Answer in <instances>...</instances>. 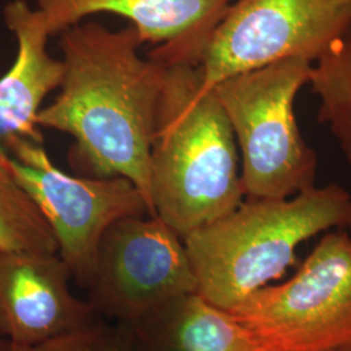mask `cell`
I'll return each instance as SVG.
<instances>
[{
  "instance_id": "obj_1",
  "label": "cell",
  "mask_w": 351,
  "mask_h": 351,
  "mask_svg": "<svg viewBox=\"0 0 351 351\" xmlns=\"http://www.w3.org/2000/svg\"><path fill=\"white\" fill-rule=\"evenodd\" d=\"M62 34L63 82L38 125L72 136L91 177L130 180L152 216L151 146L167 66L139 55L134 26L111 30L90 21Z\"/></svg>"
},
{
  "instance_id": "obj_2",
  "label": "cell",
  "mask_w": 351,
  "mask_h": 351,
  "mask_svg": "<svg viewBox=\"0 0 351 351\" xmlns=\"http://www.w3.org/2000/svg\"><path fill=\"white\" fill-rule=\"evenodd\" d=\"M152 216L181 239L245 201L239 146L199 65L167 66L150 154Z\"/></svg>"
},
{
  "instance_id": "obj_3",
  "label": "cell",
  "mask_w": 351,
  "mask_h": 351,
  "mask_svg": "<svg viewBox=\"0 0 351 351\" xmlns=\"http://www.w3.org/2000/svg\"><path fill=\"white\" fill-rule=\"evenodd\" d=\"M351 195L337 184L284 199H251L184 237L197 293L232 311L258 289L281 278L302 242L348 226Z\"/></svg>"
},
{
  "instance_id": "obj_4",
  "label": "cell",
  "mask_w": 351,
  "mask_h": 351,
  "mask_svg": "<svg viewBox=\"0 0 351 351\" xmlns=\"http://www.w3.org/2000/svg\"><path fill=\"white\" fill-rule=\"evenodd\" d=\"M311 66L304 59H285L213 86L239 146L245 198L284 199L316 186L317 156L294 113Z\"/></svg>"
},
{
  "instance_id": "obj_5",
  "label": "cell",
  "mask_w": 351,
  "mask_h": 351,
  "mask_svg": "<svg viewBox=\"0 0 351 351\" xmlns=\"http://www.w3.org/2000/svg\"><path fill=\"white\" fill-rule=\"evenodd\" d=\"M229 313L267 351L351 348V233H326L290 280L258 289Z\"/></svg>"
},
{
  "instance_id": "obj_6",
  "label": "cell",
  "mask_w": 351,
  "mask_h": 351,
  "mask_svg": "<svg viewBox=\"0 0 351 351\" xmlns=\"http://www.w3.org/2000/svg\"><path fill=\"white\" fill-rule=\"evenodd\" d=\"M351 24V0H233L199 60L213 88L285 59L317 60Z\"/></svg>"
},
{
  "instance_id": "obj_7",
  "label": "cell",
  "mask_w": 351,
  "mask_h": 351,
  "mask_svg": "<svg viewBox=\"0 0 351 351\" xmlns=\"http://www.w3.org/2000/svg\"><path fill=\"white\" fill-rule=\"evenodd\" d=\"M5 149L12 152V175L50 224L58 254L75 281L88 288L104 233L124 217L150 215L145 197L125 177L65 173L42 143L16 139Z\"/></svg>"
},
{
  "instance_id": "obj_8",
  "label": "cell",
  "mask_w": 351,
  "mask_h": 351,
  "mask_svg": "<svg viewBox=\"0 0 351 351\" xmlns=\"http://www.w3.org/2000/svg\"><path fill=\"white\" fill-rule=\"evenodd\" d=\"M86 290L98 314L130 326L197 293V278L184 239L158 216H129L104 233Z\"/></svg>"
},
{
  "instance_id": "obj_9",
  "label": "cell",
  "mask_w": 351,
  "mask_h": 351,
  "mask_svg": "<svg viewBox=\"0 0 351 351\" xmlns=\"http://www.w3.org/2000/svg\"><path fill=\"white\" fill-rule=\"evenodd\" d=\"M58 252L0 250V337L37 343L97 322L98 313L69 288Z\"/></svg>"
},
{
  "instance_id": "obj_10",
  "label": "cell",
  "mask_w": 351,
  "mask_h": 351,
  "mask_svg": "<svg viewBox=\"0 0 351 351\" xmlns=\"http://www.w3.org/2000/svg\"><path fill=\"white\" fill-rule=\"evenodd\" d=\"M233 0H38L51 36L95 13L130 20L141 40L154 45L149 56L165 66L199 63L215 26Z\"/></svg>"
},
{
  "instance_id": "obj_11",
  "label": "cell",
  "mask_w": 351,
  "mask_h": 351,
  "mask_svg": "<svg viewBox=\"0 0 351 351\" xmlns=\"http://www.w3.org/2000/svg\"><path fill=\"white\" fill-rule=\"evenodd\" d=\"M4 21L17 39V56L0 78V145L5 149L16 139L42 143L38 113L63 82V60L49 53L51 34L38 8L13 0L4 7Z\"/></svg>"
},
{
  "instance_id": "obj_12",
  "label": "cell",
  "mask_w": 351,
  "mask_h": 351,
  "mask_svg": "<svg viewBox=\"0 0 351 351\" xmlns=\"http://www.w3.org/2000/svg\"><path fill=\"white\" fill-rule=\"evenodd\" d=\"M123 326L134 351H267L250 329L198 293Z\"/></svg>"
},
{
  "instance_id": "obj_13",
  "label": "cell",
  "mask_w": 351,
  "mask_h": 351,
  "mask_svg": "<svg viewBox=\"0 0 351 351\" xmlns=\"http://www.w3.org/2000/svg\"><path fill=\"white\" fill-rule=\"evenodd\" d=\"M307 85L319 99L317 121L329 128L351 165V24L313 63Z\"/></svg>"
},
{
  "instance_id": "obj_14",
  "label": "cell",
  "mask_w": 351,
  "mask_h": 351,
  "mask_svg": "<svg viewBox=\"0 0 351 351\" xmlns=\"http://www.w3.org/2000/svg\"><path fill=\"white\" fill-rule=\"evenodd\" d=\"M0 250L58 252V242L36 202L10 169L0 145Z\"/></svg>"
},
{
  "instance_id": "obj_15",
  "label": "cell",
  "mask_w": 351,
  "mask_h": 351,
  "mask_svg": "<svg viewBox=\"0 0 351 351\" xmlns=\"http://www.w3.org/2000/svg\"><path fill=\"white\" fill-rule=\"evenodd\" d=\"M116 329L94 322L37 343H19L0 337V351H104Z\"/></svg>"
},
{
  "instance_id": "obj_16",
  "label": "cell",
  "mask_w": 351,
  "mask_h": 351,
  "mask_svg": "<svg viewBox=\"0 0 351 351\" xmlns=\"http://www.w3.org/2000/svg\"><path fill=\"white\" fill-rule=\"evenodd\" d=\"M104 351H134L128 330L123 326L114 330L113 339Z\"/></svg>"
},
{
  "instance_id": "obj_17",
  "label": "cell",
  "mask_w": 351,
  "mask_h": 351,
  "mask_svg": "<svg viewBox=\"0 0 351 351\" xmlns=\"http://www.w3.org/2000/svg\"><path fill=\"white\" fill-rule=\"evenodd\" d=\"M348 228H349V229H350V233H351V216H350V219H349V223H348Z\"/></svg>"
},
{
  "instance_id": "obj_18",
  "label": "cell",
  "mask_w": 351,
  "mask_h": 351,
  "mask_svg": "<svg viewBox=\"0 0 351 351\" xmlns=\"http://www.w3.org/2000/svg\"><path fill=\"white\" fill-rule=\"evenodd\" d=\"M339 351H351V348H348V349H343V350H339Z\"/></svg>"
}]
</instances>
